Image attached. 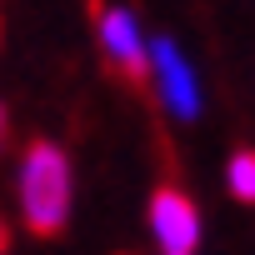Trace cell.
Here are the masks:
<instances>
[{"label": "cell", "instance_id": "cell-7", "mask_svg": "<svg viewBox=\"0 0 255 255\" xmlns=\"http://www.w3.org/2000/svg\"><path fill=\"white\" fill-rule=\"evenodd\" d=\"M0 255H5V220H0Z\"/></svg>", "mask_w": 255, "mask_h": 255}, {"label": "cell", "instance_id": "cell-6", "mask_svg": "<svg viewBox=\"0 0 255 255\" xmlns=\"http://www.w3.org/2000/svg\"><path fill=\"white\" fill-rule=\"evenodd\" d=\"M10 145V115H5V105H0V150Z\"/></svg>", "mask_w": 255, "mask_h": 255}, {"label": "cell", "instance_id": "cell-3", "mask_svg": "<svg viewBox=\"0 0 255 255\" xmlns=\"http://www.w3.org/2000/svg\"><path fill=\"white\" fill-rule=\"evenodd\" d=\"M150 230H155L160 255H195V245H200V210L190 205L185 190L160 185L155 200H150Z\"/></svg>", "mask_w": 255, "mask_h": 255}, {"label": "cell", "instance_id": "cell-4", "mask_svg": "<svg viewBox=\"0 0 255 255\" xmlns=\"http://www.w3.org/2000/svg\"><path fill=\"white\" fill-rule=\"evenodd\" d=\"M150 70H155V95H160V105H165L175 120H195V115H200V85H195V70L180 60L175 40L155 35V45H150Z\"/></svg>", "mask_w": 255, "mask_h": 255}, {"label": "cell", "instance_id": "cell-5", "mask_svg": "<svg viewBox=\"0 0 255 255\" xmlns=\"http://www.w3.org/2000/svg\"><path fill=\"white\" fill-rule=\"evenodd\" d=\"M225 185H230V195H235V200L255 205V150H235V155H230Z\"/></svg>", "mask_w": 255, "mask_h": 255}, {"label": "cell", "instance_id": "cell-2", "mask_svg": "<svg viewBox=\"0 0 255 255\" xmlns=\"http://www.w3.org/2000/svg\"><path fill=\"white\" fill-rule=\"evenodd\" d=\"M100 50H105V60L115 65V75H120V80L145 85V75H150V45H145V35H140L135 15L125 10V5L100 10Z\"/></svg>", "mask_w": 255, "mask_h": 255}, {"label": "cell", "instance_id": "cell-1", "mask_svg": "<svg viewBox=\"0 0 255 255\" xmlns=\"http://www.w3.org/2000/svg\"><path fill=\"white\" fill-rule=\"evenodd\" d=\"M20 215L30 235H60L70 220V155L55 140H30L20 160Z\"/></svg>", "mask_w": 255, "mask_h": 255}]
</instances>
